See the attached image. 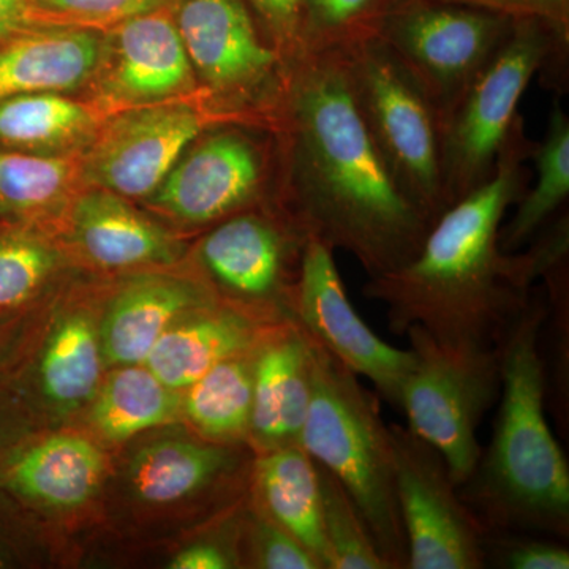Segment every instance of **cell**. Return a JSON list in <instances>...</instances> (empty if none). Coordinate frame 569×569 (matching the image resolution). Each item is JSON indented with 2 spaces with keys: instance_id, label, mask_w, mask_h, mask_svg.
Instances as JSON below:
<instances>
[{
  "instance_id": "11",
  "label": "cell",
  "mask_w": 569,
  "mask_h": 569,
  "mask_svg": "<svg viewBox=\"0 0 569 569\" xmlns=\"http://www.w3.org/2000/svg\"><path fill=\"white\" fill-rule=\"evenodd\" d=\"M389 433L408 569L486 568V527L460 498L441 452L408 427L391 425Z\"/></svg>"
},
{
  "instance_id": "16",
  "label": "cell",
  "mask_w": 569,
  "mask_h": 569,
  "mask_svg": "<svg viewBox=\"0 0 569 569\" xmlns=\"http://www.w3.org/2000/svg\"><path fill=\"white\" fill-rule=\"evenodd\" d=\"M312 389V356L301 326L293 318L271 326L254 348L247 445L257 455L301 445Z\"/></svg>"
},
{
  "instance_id": "18",
  "label": "cell",
  "mask_w": 569,
  "mask_h": 569,
  "mask_svg": "<svg viewBox=\"0 0 569 569\" xmlns=\"http://www.w3.org/2000/svg\"><path fill=\"white\" fill-rule=\"evenodd\" d=\"M219 302L211 287L167 274L130 277L99 321L104 366L142 365L160 337L193 310Z\"/></svg>"
},
{
  "instance_id": "25",
  "label": "cell",
  "mask_w": 569,
  "mask_h": 569,
  "mask_svg": "<svg viewBox=\"0 0 569 569\" xmlns=\"http://www.w3.org/2000/svg\"><path fill=\"white\" fill-rule=\"evenodd\" d=\"M100 121L89 104L61 92H36L0 102V148L31 156L74 157Z\"/></svg>"
},
{
  "instance_id": "9",
  "label": "cell",
  "mask_w": 569,
  "mask_h": 569,
  "mask_svg": "<svg viewBox=\"0 0 569 569\" xmlns=\"http://www.w3.org/2000/svg\"><path fill=\"white\" fill-rule=\"evenodd\" d=\"M312 234L290 209L234 213L213 224L198 249L219 302L263 325L293 318L302 258Z\"/></svg>"
},
{
  "instance_id": "26",
  "label": "cell",
  "mask_w": 569,
  "mask_h": 569,
  "mask_svg": "<svg viewBox=\"0 0 569 569\" xmlns=\"http://www.w3.org/2000/svg\"><path fill=\"white\" fill-rule=\"evenodd\" d=\"M91 406L97 436L122 443L182 417V391L167 387L144 365L114 367Z\"/></svg>"
},
{
  "instance_id": "28",
  "label": "cell",
  "mask_w": 569,
  "mask_h": 569,
  "mask_svg": "<svg viewBox=\"0 0 569 569\" xmlns=\"http://www.w3.org/2000/svg\"><path fill=\"white\" fill-rule=\"evenodd\" d=\"M529 159L535 162L537 181L527 187L516 203V212L500 228V249L507 253L519 252L535 234L556 219L569 197V118L559 97L549 111L545 137L531 142Z\"/></svg>"
},
{
  "instance_id": "32",
  "label": "cell",
  "mask_w": 569,
  "mask_h": 569,
  "mask_svg": "<svg viewBox=\"0 0 569 569\" xmlns=\"http://www.w3.org/2000/svg\"><path fill=\"white\" fill-rule=\"evenodd\" d=\"M317 467L329 569H388L353 498L331 471Z\"/></svg>"
},
{
  "instance_id": "38",
  "label": "cell",
  "mask_w": 569,
  "mask_h": 569,
  "mask_svg": "<svg viewBox=\"0 0 569 569\" xmlns=\"http://www.w3.org/2000/svg\"><path fill=\"white\" fill-rule=\"evenodd\" d=\"M241 531V530H239ZM239 535L231 539H203L187 546L171 559V569H230L239 568Z\"/></svg>"
},
{
  "instance_id": "8",
  "label": "cell",
  "mask_w": 569,
  "mask_h": 569,
  "mask_svg": "<svg viewBox=\"0 0 569 569\" xmlns=\"http://www.w3.org/2000/svg\"><path fill=\"white\" fill-rule=\"evenodd\" d=\"M406 336L415 366L400 397L408 429L443 456L456 486L481 458L478 429L500 396L498 348L449 347L413 325Z\"/></svg>"
},
{
  "instance_id": "40",
  "label": "cell",
  "mask_w": 569,
  "mask_h": 569,
  "mask_svg": "<svg viewBox=\"0 0 569 569\" xmlns=\"http://www.w3.org/2000/svg\"><path fill=\"white\" fill-rule=\"evenodd\" d=\"M26 438L20 396L0 373V463Z\"/></svg>"
},
{
  "instance_id": "24",
  "label": "cell",
  "mask_w": 569,
  "mask_h": 569,
  "mask_svg": "<svg viewBox=\"0 0 569 569\" xmlns=\"http://www.w3.org/2000/svg\"><path fill=\"white\" fill-rule=\"evenodd\" d=\"M250 475L253 500L329 569L316 460L301 445L272 449L257 455Z\"/></svg>"
},
{
  "instance_id": "23",
  "label": "cell",
  "mask_w": 569,
  "mask_h": 569,
  "mask_svg": "<svg viewBox=\"0 0 569 569\" xmlns=\"http://www.w3.org/2000/svg\"><path fill=\"white\" fill-rule=\"evenodd\" d=\"M99 323L86 310L63 312L50 326L33 362L32 380L48 407L61 413L89 406L102 385Z\"/></svg>"
},
{
  "instance_id": "15",
  "label": "cell",
  "mask_w": 569,
  "mask_h": 569,
  "mask_svg": "<svg viewBox=\"0 0 569 569\" xmlns=\"http://www.w3.org/2000/svg\"><path fill=\"white\" fill-rule=\"evenodd\" d=\"M110 29L93 74L99 99L108 107L168 102L193 91L197 77L167 7Z\"/></svg>"
},
{
  "instance_id": "12",
  "label": "cell",
  "mask_w": 569,
  "mask_h": 569,
  "mask_svg": "<svg viewBox=\"0 0 569 569\" xmlns=\"http://www.w3.org/2000/svg\"><path fill=\"white\" fill-rule=\"evenodd\" d=\"M222 122L236 121L173 100L121 110L82 151L81 182L129 200L149 198L193 141Z\"/></svg>"
},
{
  "instance_id": "29",
  "label": "cell",
  "mask_w": 569,
  "mask_h": 569,
  "mask_svg": "<svg viewBox=\"0 0 569 569\" xmlns=\"http://www.w3.org/2000/svg\"><path fill=\"white\" fill-rule=\"evenodd\" d=\"M81 182L80 160L0 148V219L40 223L70 203Z\"/></svg>"
},
{
  "instance_id": "4",
  "label": "cell",
  "mask_w": 569,
  "mask_h": 569,
  "mask_svg": "<svg viewBox=\"0 0 569 569\" xmlns=\"http://www.w3.org/2000/svg\"><path fill=\"white\" fill-rule=\"evenodd\" d=\"M305 335L312 356L313 389L301 447L353 498L388 569H408L395 451L377 397L313 337Z\"/></svg>"
},
{
  "instance_id": "6",
  "label": "cell",
  "mask_w": 569,
  "mask_h": 569,
  "mask_svg": "<svg viewBox=\"0 0 569 569\" xmlns=\"http://www.w3.org/2000/svg\"><path fill=\"white\" fill-rule=\"evenodd\" d=\"M340 54L356 104L385 162L432 224L448 208L436 107L378 37Z\"/></svg>"
},
{
  "instance_id": "1",
  "label": "cell",
  "mask_w": 569,
  "mask_h": 569,
  "mask_svg": "<svg viewBox=\"0 0 569 569\" xmlns=\"http://www.w3.org/2000/svg\"><path fill=\"white\" fill-rule=\"evenodd\" d=\"M274 130L282 137L284 208L313 238L350 253L369 279L417 257L432 224L377 148L340 52L291 62Z\"/></svg>"
},
{
  "instance_id": "19",
  "label": "cell",
  "mask_w": 569,
  "mask_h": 569,
  "mask_svg": "<svg viewBox=\"0 0 569 569\" xmlns=\"http://www.w3.org/2000/svg\"><path fill=\"white\" fill-rule=\"evenodd\" d=\"M71 242L86 260L103 269L173 264L182 242L129 203V198L89 187L69 203Z\"/></svg>"
},
{
  "instance_id": "30",
  "label": "cell",
  "mask_w": 569,
  "mask_h": 569,
  "mask_svg": "<svg viewBox=\"0 0 569 569\" xmlns=\"http://www.w3.org/2000/svg\"><path fill=\"white\" fill-rule=\"evenodd\" d=\"M61 266L62 254L40 223L0 219V313L20 316Z\"/></svg>"
},
{
  "instance_id": "35",
  "label": "cell",
  "mask_w": 569,
  "mask_h": 569,
  "mask_svg": "<svg viewBox=\"0 0 569 569\" xmlns=\"http://www.w3.org/2000/svg\"><path fill=\"white\" fill-rule=\"evenodd\" d=\"M41 9L67 26L111 28L119 22L167 7L168 0H37Z\"/></svg>"
},
{
  "instance_id": "27",
  "label": "cell",
  "mask_w": 569,
  "mask_h": 569,
  "mask_svg": "<svg viewBox=\"0 0 569 569\" xmlns=\"http://www.w3.org/2000/svg\"><path fill=\"white\" fill-rule=\"evenodd\" d=\"M254 348L224 359L183 389L182 417L203 440L228 447L247 443L252 417Z\"/></svg>"
},
{
  "instance_id": "13",
  "label": "cell",
  "mask_w": 569,
  "mask_h": 569,
  "mask_svg": "<svg viewBox=\"0 0 569 569\" xmlns=\"http://www.w3.org/2000/svg\"><path fill=\"white\" fill-rule=\"evenodd\" d=\"M260 123L209 127L149 197L160 211L189 224L219 223L263 206L269 160L263 141L249 132Z\"/></svg>"
},
{
  "instance_id": "39",
  "label": "cell",
  "mask_w": 569,
  "mask_h": 569,
  "mask_svg": "<svg viewBox=\"0 0 569 569\" xmlns=\"http://www.w3.org/2000/svg\"><path fill=\"white\" fill-rule=\"evenodd\" d=\"M43 26H67L37 0H0V39Z\"/></svg>"
},
{
  "instance_id": "17",
  "label": "cell",
  "mask_w": 569,
  "mask_h": 569,
  "mask_svg": "<svg viewBox=\"0 0 569 569\" xmlns=\"http://www.w3.org/2000/svg\"><path fill=\"white\" fill-rule=\"evenodd\" d=\"M107 470L91 438L59 432L24 440L0 463V493L28 507L74 509L99 492Z\"/></svg>"
},
{
  "instance_id": "31",
  "label": "cell",
  "mask_w": 569,
  "mask_h": 569,
  "mask_svg": "<svg viewBox=\"0 0 569 569\" xmlns=\"http://www.w3.org/2000/svg\"><path fill=\"white\" fill-rule=\"evenodd\" d=\"M395 0H302L301 56L343 52L373 39Z\"/></svg>"
},
{
  "instance_id": "37",
  "label": "cell",
  "mask_w": 569,
  "mask_h": 569,
  "mask_svg": "<svg viewBox=\"0 0 569 569\" xmlns=\"http://www.w3.org/2000/svg\"><path fill=\"white\" fill-rule=\"evenodd\" d=\"M459 6L505 14L512 20L538 18L569 32V0H445Z\"/></svg>"
},
{
  "instance_id": "36",
  "label": "cell",
  "mask_w": 569,
  "mask_h": 569,
  "mask_svg": "<svg viewBox=\"0 0 569 569\" xmlns=\"http://www.w3.org/2000/svg\"><path fill=\"white\" fill-rule=\"evenodd\" d=\"M247 6L260 21L264 36L293 62L301 56V7L302 0H246Z\"/></svg>"
},
{
  "instance_id": "2",
  "label": "cell",
  "mask_w": 569,
  "mask_h": 569,
  "mask_svg": "<svg viewBox=\"0 0 569 569\" xmlns=\"http://www.w3.org/2000/svg\"><path fill=\"white\" fill-rule=\"evenodd\" d=\"M531 142L520 119L489 181L438 217L413 260L367 280L392 335L418 325L443 346L496 348L523 312L541 271L529 249H500V228L529 187Z\"/></svg>"
},
{
  "instance_id": "22",
  "label": "cell",
  "mask_w": 569,
  "mask_h": 569,
  "mask_svg": "<svg viewBox=\"0 0 569 569\" xmlns=\"http://www.w3.org/2000/svg\"><path fill=\"white\" fill-rule=\"evenodd\" d=\"M238 447L189 438L144 445L130 460V489L146 505H173L233 478L241 463Z\"/></svg>"
},
{
  "instance_id": "10",
  "label": "cell",
  "mask_w": 569,
  "mask_h": 569,
  "mask_svg": "<svg viewBox=\"0 0 569 569\" xmlns=\"http://www.w3.org/2000/svg\"><path fill=\"white\" fill-rule=\"evenodd\" d=\"M515 21L445 0H395L377 37L418 82L441 121Z\"/></svg>"
},
{
  "instance_id": "42",
  "label": "cell",
  "mask_w": 569,
  "mask_h": 569,
  "mask_svg": "<svg viewBox=\"0 0 569 569\" xmlns=\"http://www.w3.org/2000/svg\"><path fill=\"white\" fill-rule=\"evenodd\" d=\"M11 561V545L9 535L0 529V568L7 567Z\"/></svg>"
},
{
  "instance_id": "14",
  "label": "cell",
  "mask_w": 569,
  "mask_h": 569,
  "mask_svg": "<svg viewBox=\"0 0 569 569\" xmlns=\"http://www.w3.org/2000/svg\"><path fill=\"white\" fill-rule=\"evenodd\" d=\"M293 320L378 395L400 410V397L415 366L411 348L385 342L366 325L348 299L335 261V250L310 238L296 288Z\"/></svg>"
},
{
  "instance_id": "33",
  "label": "cell",
  "mask_w": 569,
  "mask_h": 569,
  "mask_svg": "<svg viewBox=\"0 0 569 569\" xmlns=\"http://www.w3.org/2000/svg\"><path fill=\"white\" fill-rule=\"evenodd\" d=\"M246 512L239 531L241 563L260 569H323L313 553L266 515L253 497Z\"/></svg>"
},
{
  "instance_id": "34",
  "label": "cell",
  "mask_w": 569,
  "mask_h": 569,
  "mask_svg": "<svg viewBox=\"0 0 569 569\" xmlns=\"http://www.w3.org/2000/svg\"><path fill=\"white\" fill-rule=\"evenodd\" d=\"M486 567L505 569H568L567 546L545 535L486 530Z\"/></svg>"
},
{
  "instance_id": "5",
  "label": "cell",
  "mask_w": 569,
  "mask_h": 569,
  "mask_svg": "<svg viewBox=\"0 0 569 569\" xmlns=\"http://www.w3.org/2000/svg\"><path fill=\"white\" fill-rule=\"evenodd\" d=\"M569 32L538 18L516 20L507 40L440 121L447 206L488 182L501 149L522 119L518 107L535 74L563 91ZM447 208V209H448Z\"/></svg>"
},
{
  "instance_id": "41",
  "label": "cell",
  "mask_w": 569,
  "mask_h": 569,
  "mask_svg": "<svg viewBox=\"0 0 569 569\" xmlns=\"http://www.w3.org/2000/svg\"><path fill=\"white\" fill-rule=\"evenodd\" d=\"M18 318H20V316L0 313V367L6 365L7 348L10 346L11 336H13V328L14 325L18 323Z\"/></svg>"
},
{
  "instance_id": "3",
  "label": "cell",
  "mask_w": 569,
  "mask_h": 569,
  "mask_svg": "<svg viewBox=\"0 0 569 569\" xmlns=\"http://www.w3.org/2000/svg\"><path fill=\"white\" fill-rule=\"evenodd\" d=\"M549 316L541 291L498 343L500 406L492 440L459 496L486 530L569 537V468L546 419L539 350Z\"/></svg>"
},
{
  "instance_id": "21",
  "label": "cell",
  "mask_w": 569,
  "mask_h": 569,
  "mask_svg": "<svg viewBox=\"0 0 569 569\" xmlns=\"http://www.w3.org/2000/svg\"><path fill=\"white\" fill-rule=\"evenodd\" d=\"M271 326L212 302L171 326L142 365L167 387L183 391L224 359L253 350Z\"/></svg>"
},
{
  "instance_id": "20",
  "label": "cell",
  "mask_w": 569,
  "mask_h": 569,
  "mask_svg": "<svg viewBox=\"0 0 569 569\" xmlns=\"http://www.w3.org/2000/svg\"><path fill=\"white\" fill-rule=\"evenodd\" d=\"M103 37L81 26H43L0 39V102L36 92L67 93L92 80Z\"/></svg>"
},
{
  "instance_id": "7",
  "label": "cell",
  "mask_w": 569,
  "mask_h": 569,
  "mask_svg": "<svg viewBox=\"0 0 569 569\" xmlns=\"http://www.w3.org/2000/svg\"><path fill=\"white\" fill-rule=\"evenodd\" d=\"M173 17L217 111L231 121L276 127L291 62L258 31L246 0H179Z\"/></svg>"
}]
</instances>
